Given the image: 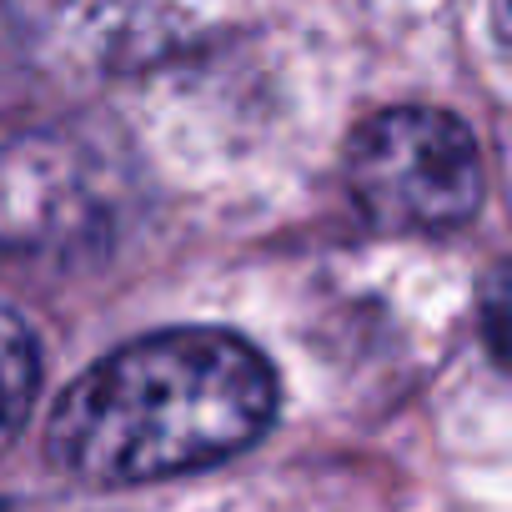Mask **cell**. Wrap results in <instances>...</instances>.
<instances>
[{"label": "cell", "mask_w": 512, "mask_h": 512, "mask_svg": "<svg viewBox=\"0 0 512 512\" xmlns=\"http://www.w3.org/2000/svg\"><path fill=\"white\" fill-rule=\"evenodd\" d=\"M0 512H6V507H0Z\"/></svg>", "instance_id": "5"}, {"label": "cell", "mask_w": 512, "mask_h": 512, "mask_svg": "<svg viewBox=\"0 0 512 512\" xmlns=\"http://www.w3.org/2000/svg\"><path fill=\"white\" fill-rule=\"evenodd\" d=\"M277 417V372L226 327H171L81 372L51 412L46 452L86 487H136L216 467Z\"/></svg>", "instance_id": "1"}, {"label": "cell", "mask_w": 512, "mask_h": 512, "mask_svg": "<svg viewBox=\"0 0 512 512\" xmlns=\"http://www.w3.org/2000/svg\"><path fill=\"white\" fill-rule=\"evenodd\" d=\"M36 382H41L36 337L21 322V312L0 307V452H6V442L26 427L31 402H36Z\"/></svg>", "instance_id": "4"}, {"label": "cell", "mask_w": 512, "mask_h": 512, "mask_svg": "<svg viewBox=\"0 0 512 512\" xmlns=\"http://www.w3.org/2000/svg\"><path fill=\"white\" fill-rule=\"evenodd\" d=\"M347 191L377 231H452L487 191L477 136L452 111H377L347 141Z\"/></svg>", "instance_id": "2"}, {"label": "cell", "mask_w": 512, "mask_h": 512, "mask_svg": "<svg viewBox=\"0 0 512 512\" xmlns=\"http://www.w3.org/2000/svg\"><path fill=\"white\" fill-rule=\"evenodd\" d=\"M121 186L91 141L26 131L0 146V251L66 256L111 236Z\"/></svg>", "instance_id": "3"}]
</instances>
